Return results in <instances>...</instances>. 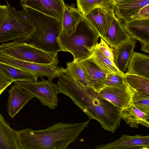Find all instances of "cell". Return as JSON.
Masks as SVG:
<instances>
[{
	"instance_id": "obj_35",
	"label": "cell",
	"mask_w": 149,
	"mask_h": 149,
	"mask_svg": "<svg viewBox=\"0 0 149 149\" xmlns=\"http://www.w3.org/2000/svg\"><path fill=\"white\" fill-rule=\"evenodd\" d=\"M125 0H114L115 4H117Z\"/></svg>"
},
{
	"instance_id": "obj_30",
	"label": "cell",
	"mask_w": 149,
	"mask_h": 149,
	"mask_svg": "<svg viewBox=\"0 0 149 149\" xmlns=\"http://www.w3.org/2000/svg\"><path fill=\"white\" fill-rule=\"evenodd\" d=\"M97 46L102 53L114 63L113 48L110 47L109 45L101 37L100 42L97 44Z\"/></svg>"
},
{
	"instance_id": "obj_8",
	"label": "cell",
	"mask_w": 149,
	"mask_h": 149,
	"mask_svg": "<svg viewBox=\"0 0 149 149\" xmlns=\"http://www.w3.org/2000/svg\"><path fill=\"white\" fill-rule=\"evenodd\" d=\"M135 89L125 83L118 87L107 86L98 93L100 96L113 104L120 112L132 105Z\"/></svg>"
},
{
	"instance_id": "obj_12",
	"label": "cell",
	"mask_w": 149,
	"mask_h": 149,
	"mask_svg": "<svg viewBox=\"0 0 149 149\" xmlns=\"http://www.w3.org/2000/svg\"><path fill=\"white\" fill-rule=\"evenodd\" d=\"M95 149H149V136L123 134L113 141L106 144H101Z\"/></svg>"
},
{
	"instance_id": "obj_13",
	"label": "cell",
	"mask_w": 149,
	"mask_h": 149,
	"mask_svg": "<svg viewBox=\"0 0 149 149\" xmlns=\"http://www.w3.org/2000/svg\"><path fill=\"white\" fill-rule=\"evenodd\" d=\"M115 16L114 12L97 8L84 16L97 31L101 37L109 29Z\"/></svg>"
},
{
	"instance_id": "obj_27",
	"label": "cell",
	"mask_w": 149,
	"mask_h": 149,
	"mask_svg": "<svg viewBox=\"0 0 149 149\" xmlns=\"http://www.w3.org/2000/svg\"><path fill=\"white\" fill-rule=\"evenodd\" d=\"M60 68L63 72L82 84L88 86L84 74L78 61L73 60L71 62H67L66 69Z\"/></svg>"
},
{
	"instance_id": "obj_7",
	"label": "cell",
	"mask_w": 149,
	"mask_h": 149,
	"mask_svg": "<svg viewBox=\"0 0 149 149\" xmlns=\"http://www.w3.org/2000/svg\"><path fill=\"white\" fill-rule=\"evenodd\" d=\"M14 84L37 98L43 105L54 110L58 106V95L60 93L57 84L49 79H41L36 82L15 81Z\"/></svg>"
},
{
	"instance_id": "obj_18",
	"label": "cell",
	"mask_w": 149,
	"mask_h": 149,
	"mask_svg": "<svg viewBox=\"0 0 149 149\" xmlns=\"http://www.w3.org/2000/svg\"><path fill=\"white\" fill-rule=\"evenodd\" d=\"M136 42V40L131 38L130 40L114 48V64L122 73H124L126 70Z\"/></svg>"
},
{
	"instance_id": "obj_21",
	"label": "cell",
	"mask_w": 149,
	"mask_h": 149,
	"mask_svg": "<svg viewBox=\"0 0 149 149\" xmlns=\"http://www.w3.org/2000/svg\"><path fill=\"white\" fill-rule=\"evenodd\" d=\"M126 73L140 76L149 79V56L136 52L129 61Z\"/></svg>"
},
{
	"instance_id": "obj_25",
	"label": "cell",
	"mask_w": 149,
	"mask_h": 149,
	"mask_svg": "<svg viewBox=\"0 0 149 149\" xmlns=\"http://www.w3.org/2000/svg\"><path fill=\"white\" fill-rule=\"evenodd\" d=\"M90 57L100 67L108 74H114L124 76L125 73L119 71L115 64L102 53L97 45L94 49Z\"/></svg>"
},
{
	"instance_id": "obj_4",
	"label": "cell",
	"mask_w": 149,
	"mask_h": 149,
	"mask_svg": "<svg viewBox=\"0 0 149 149\" xmlns=\"http://www.w3.org/2000/svg\"><path fill=\"white\" fill-rule=\"evenodd\" d=\"M100 36L84 16L75 31L68 37L60 34L57 41L61 51L68 52L79 62L89 58L97 46Z\"/></svg>"
},
{
	"instance_id": "obj_11",
	"label": "cell",
	"mask_w": 149,
	"mask_h": 149,
	"mask_svg": "<svg viewBox=\"0 0 149 149\" xmlns=\"http://www.w3.org/2000/svg\"><path fill=\"white\" fill-rule=\"evenodd\" d=\"M22 6L30 8L61 22L65 4L63 0H21Z\"/></svg>"
},
{
	"instance_id": "obj_6",
	"label": "cell",
	"mask_w": 149,
	"mask_h": 149,
	"mask_svg": "<svg viewBox=\"0 0 149 149\" xmlns=\"http://www.w3.org/2000/svg\"><path fill=\"white\" fill-rule=\"evenodd\" d=\"M0 52L27 61L58 65V53L49 52L24 42L13 40L0 45Z\"/></svg>"
},
{
	"instance_id": "obj_3",
	"label": "cell",
	"mask_w": 149,
	"mask_h": 149,
	"mask_svg": "<svg viewBox=\"0 0 149 149\" xmlns=\"http://www.w3.org/2000/svg\"><path fill=\"white\" fill-rule=\"evenodd\" d=\"M22 7L36 29L31 36L22 42L47 52L61 51L57 41L61 31V22L30 8Z\"/></svg>"
},
{
	"instance_id": "obj_20",
	"label": "cell",
	"mask_w": 149,
	"mask_h": 149,
	"mask_svg": "<svg viewBox=\"0 0 149 149\" xmlns=\"http://www.w3.org/2000/svg\"><path fill=\"white\" fill-rule=\"evenodd\" d=\"M120 114L121 119L131 127L138 128L139 125L149 127V114L141 111L133 104L122 110Z\"/></svg>"
},
{
	"instance_id": "obj_33",
	"label": "cell",
	"mask_w": 149,
	"mask_h": 149,
	"mask_svg": "<svg viewBox=\"0 0 149 149\" xmlns=\"http://www.w3.org/2000/svg\"><path fill=\"white\" fill-rule=\"evenodd\" d=\"M8 8L7 5H0V24L3 20L7 14Z\"/></svg>"
},
{
	"instance_id": "obj_16",
	"label": "cell",
	"mask_w": 149,
	"mask_h": 149,
	"mask_svg": "<svg viewBox=\"0 0 149 149\" xmlns=\"http://www.w3.org/2000/svg\"><path fill=\"white\" fill-rule=\"evenodd\" d=\"M84 16L74 5L65 4L61 22V34L68 37L75 32L80 21Z\"/></svg>"
},
{
	"instance_id": "obj_24",
	"label": "cell",
	"mask_w": 149,
	"mask_h": 149,
	"mask_svg": "<svg viewBox=\"0 0 149 149\" xmlns=\"http://www.w3.org/2000/svg\"><path fill=\"white\" fill-rule=\"evenodd\" d=\"M76 1L77 8L84 16L97 8H100L108 11L114 12V0H76Z\"/></svg>"
},
{
	"instance_id": "obj_31",
	"label": "cell",
	"mask_w": 149,
	"mask_h": 149,
	"mask_svg": "<svg viewBox=\"0 0 149 149\" xmlns=\"http://www.w3.org/2000/svg\"><path fill=\"white\" fill-rule=\"evenodd\" d=\"M14 81L0 68V95Z\"/></svg>"
},
{
	"instance_id": "obj_9",
	"label": "cell",
	"mask_w": 149,
	"mask_h": 149,
	"mask_svg": "<svg viewBox=\"0 0 149 149\" xmlns=\"http://www.w3.org/2000/svg\"><path fill=\"white\" fill-rule=\"evenodd\" d=\"M4 63L24 69L34 74L41 79L47 77L48 79L52 81L58 77L60 68L54 64H46L33 63L20 60L4 55L1 58Z\"/></svg>"
},
{
	"instance_id": "obj_5",
	"label": "cell",
	"mask_w": 149,
	"mask_h": 149,
	"mask_svg": "<svg viewBox=\"0 0 149 149\" xmlns=\"http://www.w3.org/2000/svg\"><path fill=\"white\" fill-rule=\"evenodd\" d=\"M7 3V14L0 24V44L12 40L23 42L31 36L35 28L24 10H17Z\"/></svg>"
},
{
	"instance_id": "obj_34",
	"label": "cell",
	"mask_w": 149,
	"mask_h": 149,
	"mask_svg": "<svg viewBox=\"0 0 149 149\" xmlns=\"http://www.w3.org/2000/svg\"><path fill=\"white\" fill-rule=\"evenodd\" d=\"M141 48L140 50L143 52L149 53V42H141Z\"/></svg>"
},
{
	"instance_id": "obj_23",
	"label": "cell",
	"mask_w": 149,
	"mask_h": 149,
	"mask_svg": "<svg viewBox=\"0 0 149 149\" xmlns=\"http://www.w3.org/2000/svg\"><path fill=\"white\" fill-rule=\"evenodd\" d=\"M0 68L14 81H37L38 77L34 74L26 70L10 65L1 61Z\"/></svg>"
},
{
	"instance_id": "obj_22",
	"label": "cell",
	"mask_w": 149,
	"mask_h": 149,
	"mask_svg": "<svg viewBox=\"0 0 149 149\" xmlns=\"http://www.w3.org/2000/svg\"><path fill=\"white\" fill-rule=\"evenodd\" d=\"M16 134L0 113V149H19Z\"/></svg>"
},
{
	"instance_id": "obj_19",
	"label": "cell",
	"mask_w": 149,
	"mask_h": 149,
	"mask_svg": "<svg viewBox=\"0 0 149 149\" xmlns=\"http://www.w3.org/2000/svg\"><path fill=\"white\" fill-rule=\"evenodd\" d=\"M148 5L149 0H125L115 4L114 12L117 17L124 22Z\"/></svg>"
},
{
	"instance_id": "obj_2",
	"label": "cell",
	"mask_w": 149,
	"mask_h": 149,
	"mask_svg": "<svg viewBox=\"0 0 149 149\" xmlns=\"http://www.w3.org/2000/svg\"><path fill=\"white\" fill-rule=\"evenodd\" d=\"M90 120L80 123L59 122L42 130L27 128L16 131L19 149H66L76 141Z\"/></svg>"
},
{
	"instance_id": "obj_14",
	"label": "cell",
	"mask_w": 149,
	"mask_h": 149,
	"mask_svg": "<svg viewBox=\"0 0 149 149\" xmlns=\"http://www.w3.org/2000/svg\"><path fill=\"white\" fill-rule=\"evenodd\" d=\"M8 92L9 97L7 109L10 116L13 119L34 97L15 84L11 87Z\"/></svg>"
},
{
	"instance_id": "obj_15",
	"label": "cell",
	"mask_w": 149,
	"mask_h": 149,
	"mask_svg": "<svg viewBox=\"0 0 149 149\" xmlns=\"http://www.w3.org/2000/svg\"><path fill=\"white\" fill-rule=\"evenodd\" d=\"M112 48H115L131 39L123 26V21L115 15L107 32L100 37Z\"/></svg>"
},
{
	"instance_id": "obj_28",
	"label": "cell",
	"mask_w": 149,
	"mask_h": 149,
	"mask_svg": "<svg viewBox=\"0 0 149 149\" xmlns=\"http://www.w3.org/2000/svg\"><path fill=\"white\" fill-rule=\"evenodd\" d=\"M132 103L141 111L149 114V96L144 93L135 89Z\"/></svg>"
},
{
	"instance_id": "obj_17",
	"label": "cell",
	"mask_w": 149,
	"mask_h": 149,
	"mask_svg": "<svg viewBox=\"0 0 149 149\" xmlns=\"http://www.w3.org/2000/svg\"><path fill=\"white\" fill-rule=\"evenodd\" d=\"M123 22V27L131 38L140 42H149V18Z\"/></svg>"
},
{
	"instance_id": "obj_10",
	"label": "cell",
	"mask_w": 149,
	"mask_h": 149,
	"mask_svg": "<svg viewBox=\"0 0 149 149\" xmlns=\"http://www.w3.org/2000/svg\"><path fill=\"white\" fill-rule=\"evenodd\" d=\"M78 63L84 74L88 86L98 93L106 87L105 82L108 74L100 67L92 57Z\"/></svg>"
},
{
	"instance_id": "obj_1",
	"label": "cell",
	"mask_w": 149,
	"mask_h": 149,
	"mask_svg": "<svg viewBox=\"0 0 149 149\" xmlns=\"http://www.w3.org/2000/svg\"><path fill=\"white\" fill-rule=\"evenodd\" d=\"M58 77L57 84L61 93L70 97L89 119L97 120L104 129L115 132L121 119L120 112L113 104L67 73L61 72Z\"/></svg>"
},
{
	"instance_id": "obj_29",
	"label": "cell",
	"mask_w": 149,
	"mask_h": 149,
	"mask_svg": "<svg viewBox=\"0 0 149 149\" xmlns=\"http://www.w3.org/2000/svg\"><path fill=\"white\" fill-rule=\"evenodd\" d=\"M124 76L118 74H109L105 81V86L118 87L124 83Z\"/></svg>"
},
{
	"instance_id": "obj_32",
	"label": "cell",
	"mask_w": 149,
	"mask_h": 149,
	"mask_svg": "<svg viewBox=\"0 0 149 149\" xmlns=\"http://www.w3.org/2000/svg\"><path fill=\"white\" fill-rule=\"evenodd\" d=\"M149 5L145 6L130 17L127 21L149 18Z\"/></svg>"
},
{
	"instance_id": "obj_26",
	"label": "cell",
	"mask_w": 149,
	"mask_h": 149,
	"mask_svg": "<svg viewBox=\"0 0 149 149\" xmlns=\"http://www.w3.org/2000/svg\"><path fill=\"white\" fill-rule=\"evenodd\" d=\"M125 82L135 89L149 95V79L140 76L125 73Z\"/></svg>"
}]
</instances>
